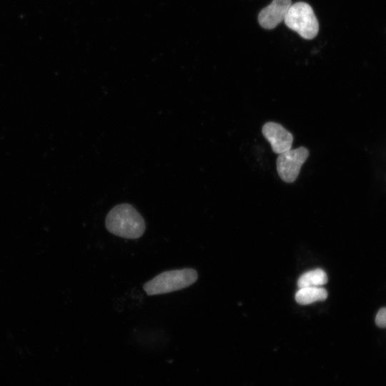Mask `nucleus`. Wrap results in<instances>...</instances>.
Returning a JSON list of instances; mask_svg holds the SVG:
<instances>
[{
	"instance_id": "f257e3e1",
	"label": "nucleus",
	"mask_w": 386,
	"mask_h": 386,
	"mask_svg": "<svg viewBox=\"0 0 386 386\" xmlns=\"http://www.w3.org/2000/svg\"><path fill=\"white\" fill-rule=\"evenodd\" d=\"M105 226L110 233L131 239L142 237L146 229L142 216L127 203L117 204L108 212Z\"/></svg>"
},
{
	"instance_id": "f03ea898",
	"label": "nucleus",
	"mask_w": 386,
	"mask_h": 386,
	"mask_svg": "<svg viewBox=\"0 0 386 386\" xmlns=\"http://www.w3.org/2000/svg\"><path fill=\"white\" fill-rule=\"evenodd\" d=\"M197 278V272L192 268L169 270L147 282L143 289L147 295L167 294L189 287Z\"/></svg>"
},
{
	"instance_id": "7ed1b4c3",
	"label": "nucleus",
	"mask_w": 386,
	"mask_h": 386,
	"mask_svg": "<svg viewBox=\"0 0 386 386\" xmlns=\"http://www.w3.org/2000/svg\"><path fill=\"white\" fill-rule=\"evenodd\" d=\"M284 21L287 26L305 39H314L319 31L318 21L313 9L305 2L292 4Z\"/></svg>"
},
{
	"instance_id": "20e7f679",
	"label": "nucleus",
	"mask_w": 386,
	"mask_h": 386,
	"mask_svg": "<svg viewBox=\"0 0 386 386\" xmlns=\"http://www.w3.org/2000/svg\"><path fill=\"white\" fill-rule=\"evenodd\" d=\"M308 157L309 151L304 147L290 149L279 154L276 164L277 173L281 179L287 183L295 182Z\"/></svg>"
},
{
	"instance_id": "39448f33",
	"label": "nucleus",
	"mask_w": 386,
	"mask_h": 386,
	"mask_svg": "<svg viewBox=\"0 0 386 386\" xmlns=\"http://www.w3.org/2000/svg\"><path fill=\"white\" fill-rule=\"evenodd\" d=\"M262 132L274 153L279 154L291 149L293 136L281 124L267 122L263 125Z\"/></svg>"
},
{
	"instance_id": "423d86ee",
	"label": "nucleus",
	"mask_w": 386,
	"mask_h": 386,
	"mask_svg": "<svg viewBox=\"0 0 386 386\" xmlns=\"http://www.w3.org/2000/svg\"><path fill=\"white\" fill-rule=\"evenodd\" d=\"M291 5L292 0H273L259 14L258 21L260 26L266 29L276 27L284 21Z\"/></svg>"
},
{
	"instance_id": "0eeeda50",
	"label": "nucleus",
	"mask_w": 386,
	"mask_h": 386,
	"mask_svg": "<svg viewBox=\"0 0 386 386\" xmlns=\"http://www.w3.org/2000/svg\"><path fill=\"white\" fill-rule=\"evenodd\" d=\"M327 297V290L322 287L299 288L295 294V300L300 305H309L317 301H323Z\"/></svg>"
},
{
	"instance_id": "6e6552de",
	"label": "nucleus",
	"mask_w": 386,
	"mask_h": 386,
	"mask_svg": "<svg viewBox=\"0 0 386 386\" xmlns=\"http://www.w3.org/2000/svg\"><path fill=\"white\" fill-rule=\"evenodd\" d=\"M327 282V276L322 269H315L303 273L298 279L299 288L321 287Z\"/></svg>"
},
{
	"instance_id": "1a4fd4ad",
	"label": "nucleus",
	"mask_w": 386,
	"mask_h": 386,
	"mask_svg": "<svg viewBox=\"0 0 386 386\" xmlns=\"http://www.w3.org/2000/svg\"><path fill=\"white\" fill-rule=\"evenodd\" d=\"M375 322L380 327H386V307H382L378 311L375 317Z\"/></svg>"
}]
</instances>
